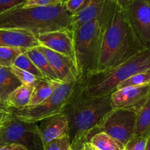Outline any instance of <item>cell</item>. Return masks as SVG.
<instances>
[{
    "label": "cell",
    "instance_id": "6da1fadb",
    "mask_svg": "<svg viewBox=\"0 0 150 150\" xmlns=\"http://www.w3.org/2000/svg\"><path fill=\"white\" fill-rule=\"evenodd\" d=\"M111 94L89 96L83 90V78L76 81L62 113L67 118L72 149L83 148L104 117L112 110Z\"/></svg>",
    "mask_w": 150,
    "mask_h": 150
},
{
    "label": "cell",
    "instance_id": "7a4b0ae2",
    "mask_svg": "<svg viewBox=\"0 0 150 150\" xmlns=\"http://www.w3.org/2000/svg\"><path fill=\"white\" fill-rule=\"evenodd\" d=\"M117 7L115 3L106 0L96 19L73 30L75 60L81 78H86L98 69L104 35Z\"/></svg>",
    "mask_w": 150,
    "mask_h": 150
},
{
    "label": "cell",
    "instance_id": "3957f363",
    "mask_svg": "<svg viewBox=\"0 0 150 150\" xmlns=\"http://www.w3.org/2000/svg\"><path fill=\"white\" fill-rule=\"evenodd\" d=\"M71 16L64 2L48 7H23L21 4L0 13V28L23 29L35 36L58 29L73 30Z\"/></svg>",
    "mask_w": 150,
    "mask_h": 150
},
{
    "label": "cell",
    "instance_id": "277c9868",
    "mask_svg": "<svg viewBox=\"0 0 150 150\" xmlns=\"http://www.w3.org/2000/svg\"><path fill=\"white\" fill-rule=\"evenodd\" d=\"M146 49L132 29L122 9L116 8L105 30L95 72L120 65Z\"/></svg>",
    "mask_w": 150,
    "mask_h": 150
},
{
    "label": "cell",
    "instance_id": "5b68a950",
    "mask_svg": "<svg viewBox=\"0 0 150 150\" xmlns=\"http://www.w3.org/2000/svg\"><path fill=\"white\" fill-rule=\"evenodd\" d=\"M150 69V49H146L120 65L97 71L83 78L85 94L101 96L111 94L127 78L137 72Z\"/></svg>",
    "mask_w": 150,
    "mask_h": 150
},
{
    "label": "cell",
    "instance_id": "8992f818",
    "mask_svg": "<svg viewBox=\"0 0 150 150\" xmlns=\"http://www.w3.org/2000/svg\"><path fill=\"white\" fill-rule=\"evenodd\" d=\"M76 82L64 83L60 82L51 95L40 104L26 106L21 109H10L16 119L29 123H38L40 121L62 113L63 108L70 98Z\"/></svg>",
    "mask_w": 150,
    "mask_h": 150
},
{
    "label": "cell",
    "instance_id": "52a82bcc",
    "mask_svg": "<svg viewBox=\"0 0 150 150\" xmlns=\"http://www.w3.org/2000/svg\"><path fill=\"white\" fill-rule=\"evenodd\" d=\"M21 145L26 150H44L38 123H29L11 117L0 126V146L6 144Z\"/></svg>",
    "mask_w": 150,
    "mask_h": 150
},
{
    "label": "cell",
    "instance_id": "ba28073f",
    "mask_svg": "<svg viewBox=\"0 0 150 150\" xmlns=\"http://www.w3.org/2000/svg\"><path fill=\"white\" fill-rule=\"evenodd\" d=\"M136 118L134 109H112L104 117L93 135L105 132L125 146L133 136Z\"/></svg>",
    "mask_w": 150,
    "mask_h": 150
},
{
    "label": "cell",
    "instance_id": "9c48e42d",
    "mask_svg": "<svg viewBox=\"0 0 150 150\" xmlns=\"http://www.w3.org/2000/svg\"><path fill=\"white\" fill-rule=\"evenodd\" d=\"M122 10L142 45L150 49V2L145 0H130Z\"/></svg>",
    "mask_w": 150,
    "mask_h": 150
},
{
    "label": "cell",
    "instance_id": "30bf717a",
    "mask_svg": "<svg viewBox=\"0 0 150 150\" xmlns=\"http://www.w3.org/2000/svg\"><path fill=\"white\" fill-rule=\"evenodd\" d=\"M150 84L120 88L111 94L113 109L137 110L149 98Z\"/></svg>",
    "mask_w": 150,
    "mask_h": 150
},
{
    "label": "cell",
    "instance_id": "8fae6325",
    "mask_svg": "<svg viewBox=\"0 0 150 150\" xmlns=\"http://www.w3.org/2000/svg\"><path fill=\"white\" fill-rule=\"evenodd\" d=\"M38 49L46 57L59 81L73 83L80 78L76 63L70 57L42 46H38Z\"/></svg>",
    "mask_w": 150,
    "mask_h": 150
},
{
    "label": "cell",
    "instance_id": "7c38bea8",
    "mask_svg": "<svg viewBox=\"0 0 150 150\" xmlns=\"http://www.w3.org/2000/svg\"><path fill=\"white\" fill-rule=\"evenodd\" d=\"M36 38L40 46L60 53L75 60L73 32L72 29H62L38 35Z\"/></svg>",
    "mask_w": 150,
    "mask_h": 150
},
{
    "label": "cell",
    "instance_id": "4fadbf2b",
    "mask_svg": "<svg viewBox=\"0 0 150 150\" xmlns=\"http://www.w3.org/2000/svg\"><path fill=\"white\" fill-rule=\"evenodd\" d=\"M38 126L43 145L53 139L68 135V124L63 113L46 118L38 122Z\"/></svg>",
    "mask_w": 150,
    "mask_h": 150
},
{
    "label": "cell",
    "instance_id": "5bb4252c",
    "mask_svg": "<svg viewBox=\"0 0 150 150\" xmlns=\"http://www.w3.org/2000/svg\"><path fill=\"white\" fill-rule=\"evenodd\" d=\"M40 46L36 37L23 29L0 28V46L29 49Z\"/></svg>",
    "mask_w": 150,
    "mask_h": 150
},
{
    "label": "cell",
    "instance_id": "9a60e30c",
    "mask_svg": "<svg viewBox=\"0 0 150 150\" xmlns=\"http://www.w3.org/2000/svg\"><path fill=\"white\" fill-rule=\"evenodd\" d=\"M105 1L106 0H86L84 4L71 16L73 30L96 19L102 12Z\"/></svg>",
    "mask_w": 150,
    "mask_h": 150
},
{
    "label": "cell",
    "instance_id": "2e32d148",
    "mask_svg": "<svg viewBox=\"0 0 150 150\" xmlns=\"http://www.w3.org/2000/svg\"><path fill=\"white\" fill-rule=\"evenodd\" d=\"M59 81L41 79L35 85L28 105L29 107L38 105L46 100L54 91Z\"/></svg>",
    "mask_w": 150,
    "mask_h": 150
},
{
    "label": "cell",
    "instance_id": "e0dca14e",
    "mask_svg": "<svg viewBox=\"0 0 150 150\" xmlns=\"http://www.w3.org/2000/svg\"><path fill=\"white\" fill-rule=\"evenodd\" d=\"M25 53L29 57V59L33 62L38 70L41 72L44 79L59 81L57 75L55 74L52 68L50 66L48 60L44 56V54L38 49V46L27 49L25 51Z\"/></svg>",
    "mask_w": 150,
    "mask_h": 150
},
{
    "label": "cell",
    "instance_id": "ac0fdd59",
    "mask_svg": "<svg viewBox=\"0 0 150 150\" xmlns=\"http://www.w3.org/2000/svg\"><path fill=\"white\" fill-rule=\"evenodd\" d=\"M35 85L21 84L10 93L7 99V107L10 109H21L28 105Z\"/></svg>",
    "mask_w": 150,
    "mask_h": 150
},
{
    "label": "cell",
    "instance_id": "d6986e66",
    "mask_svg": "<svg viewBox=\"0 0 150 150\" xmlns=\"http://www.w3.org/2000/svg\"><path fill=\"white\" fill-rule=\"evenodd\" d=\"M150 135V97L136 110L133 136Z\"/></svg>",
    "mask_w": 150,
    "mask_h": 150
},
{
    "label": "cell",
    "instance_id": "ffe728a7",
    "mask_svg": "<svg viewBox=\"0 0 150 150\" xmlns=\"http://www.w3.org/2000/svg\"><path fill=\"white\" fill-rule=\"evenodd\" d=\"M21 85L10 68L0 66V101L5 105L8 96Z\"/></svg>",
    "mask_w": 150,
    "mask_h": 150
},
{
    "label": "cell",
    "instance_id": "44dd1931",
    "mask_svg": "<svg viewBox=\"0 0 150 150\" xmlns=\"http://www.w3.org/2000/svg\"><path fill=\"white\" fill-rule=\"evenodd\" d=\"M89 143L98 150H124L125 146L105 132H98L89 140Z\"/></svg>",
    "mask_w": 150,
    "mask_h": 150
},
{
    "label": "cell",
    "instance_id": "7402d4cb",
    "mask_svg": "<svg viewBox=\"0 0 150 150\" xmlns=\"http://www.w3.org/2000/svg\"><path fill=\"white\" fill-rule=\"evenodd\" d=\"M25 51L26 49L18 47L0 46V66L12 67L18 56Z\"/></svg>",
    "mask_w": 150,
    "mask_h": 150
},
{
    "label": "cell",
    "instance_id": "603a6c76",
    "mask_svg": "<svg viewBox=\"0 0 150 150\" xmlns=\"http://www.w3.org/2000/svg\"><path fill=\"white\" fill-rule=\"evenodd\" d=\"M146 84H150V69L137 72L129 76L117 86V90L125 87L139 86Z\"/></svg>",
    "mask_w": 150,
    "mask_h": 150
},
{
    "label": "cell",
    "instance_id": "cb8c5ba5",
    "mask_svg": "<svg viewBox=\"0 0 150 150\" xmlns=\"http://www.w3.org/2000/svg\"><path fill=\"white\" fill-rule=\"evenodd\" d=\"M13 66L29 72L30 74H33L34 76L38 77V79H44L41 72L38 70V69L35 66L33 62L26 55L25 51L18 56L17 58L15 60Z\"/></svg>",
    "mask_w": 150,
    "mask_h": 150
},
{
    "label": "cell",
    "instance_id": "d4e9b609",
    "mask_svg": "<svg viewBox=\"0 0 150 150\" xmlns=\"http://www.w3.org/2000/svg\"><path fill=\"white\" fill-rule=\"evenodd\" d=\"M11 71L13 72V74L17 77V79L21 82V84H26V85H35L40 79L33 74H30L26 71L21 69L16 66H13L10 68Z\"/></svg>",
    "mask_w": 150,
    "mask_h": 150
},
{
    "label": "cell",
    "instance_id": "484cf974",
    "mask_svg": "<svg viewBox=\"0 0 150 150\" xmlns=\"http://www.w3.org/2000/svg\"><path fill=\"white\" fill-rule=\"evenodd\" d=\"M44 150H71L68 135L55 138L44 145Z\"/></svg>",
    "mask_w": 150,
    "mask_h": 150
},
{
    "label": "cell",
    "instance_id": "4316f807",
    "mask_svg": "<svg viewBox=\"0 0 150 150\" xmlns=\"http://www.w3.org/2000/svg\"><path fill=\"white\" fill-rule=\"evenodd\" d=\"M150 138L148 136H133L125 145L124 150H145L147 141Z\"/></svg>",
    "mask_w": 150,
    "mask_h": 150
},
{
    "label": "cell",
    "instance_id": "83f0119b",
    "mask_svg": "<svg viewBox=\"0 0 150 150\" xmlns=\"http://www.w3.org/2000/svg\"><path fill=\"white\" fill-rule=\"evenodd\" d=\"M63 3V0H27L22 4L23 7L56 6Z\"/></svg>",
    "mask_w": 150,
    "mask_h": 150
},
{
    "label": "cell",
    "instance_id": "f1b7e54d",
    "mask_svg": "<svg viewBox=\"0 0 150 150\" xmlns=\"http://www.w3.org/2000/svg\"><path fill=\"white\" fill-rule=\"evenodd\" d=\"M86 0H66L64 1V7L70 14L73 15L84 4Z\"/></svg>",
    "mask_w": 150,
    "mask_h": 150
},
{
    "label": "cell",
    "instance_id": "f546056e",
    "mask_svg": "<svg viewBox=\"0 0 150 150\" xmlns=\"http://www.w3.org/2000/svg\"><path fill=\"white\" fill-rule=\"evenodd\" d=\"M27 0H0V13L23 4Z\"/></svg>",
    "mask_w": 150,
    "mask_h": 150
},
{
    "label": "cell",
    "instance_id": "4dcf8cb0",
    "mask_svg": "<svg viewBox=\"0 0 150 150\" xmlns=\"http://www.w3.org/2000/svg\"><path fill=\"white\" fill-rule=\"evenodd\" d=\"M0 150H26V148L21 145L15 144H6L0 147Z\"/></svg>",
    "mask_w": 150,
    "mask_h": 150
},
{
    "label": "cell",
    "instance_id": "1f68e13d",
    "mask_svg": "<svg viewBox=\"0 0 150 150\" xmlns=\"http://www.w3.org/2000/svg\"><path fill=\"white\" fill-rule=\"evenodd\" d=\"M12 116L11 111H0V126L2 125L7 119H10Z\"/></svg>",
    "mask_w": 150,
    "mask_h": 150
},
{
    "label": "cell",
    "instance_id": "d6a6232c",
    "mask_svg": "<svg viewBox=\"0 0 150 150\" xmlns=\"http://www.w3.org/2000/svg\"><path fill=\"white\" fill-rule=\"evenodd\" d=\"M110 1L115 3V4L121 9H124L125 7L127 6V4H128L130 0H110Z\"/></svg>",
    "mask_w": 150,
    "mask_h": 150
},
{
    "label": "cell",
    "instance_id": "836d02e7",
    "mask_svg": "<svg viewBox=\"0 0 150 150\" xmlns=\"http://www.w3.org/2000/svg\"><path fill=\"white\" fill-rule=\"evenodd\" d=\"M0 111H7L10 112V108L7 107V105H5L4 104H3L1 101H0Z\"/></svg>",
    "mask_w": 150,
    "mask_h": 150
},
{
    "label": "cell",
    "instance_id": "e575fe53",
    "mask_svg": "<svg viewBox=\"0 0 150 150\" xmlns=\"http://www.w3.org/2000/svg\"><path fill=\"white\" fill-rule=\"evenodd\" d=\"M83 148H84V150H95L94 147L92 146L91 145L89 142L86 143V144H84V146H83Z\"/></svg>",
    "mask_w": 150,
    "mask_h": 150
},
{
    "label": "cell",
    "instance_id": "d590c367",
    "mask_svg": "<svg viewBox=\"0 0 150 150\" xmlns=\"http://www.w3.org/2000/svg\"><path fill=\"white\" fill-rule=\"evenodd\" d=\"M145 150H150V138L148 140L147 144H146V148H145Z\"/></svg>",
    "mask_w": 150,
    "mask_h": 150
},
{
    "label": "cell",
    "instance_id": "8d00e7d4",
    "mask_svg": "<svg viewBox=\"0 0 150 150\" xmlns=\"http://www.w3.org/2000/svg\"><path fill=\"white\" fill-rule=\"evenodd\" d=\"M71 150H75V149H71ZM78 150H84V148H82V149H78Z\"/></svg>",
    "mask_w": 150,
    "mask_h": 150
},
{
    "label": "cell",
    "instance_id": "74e56055",
    "mask_svg": "<svg viewBox=\"0 0 150 150\" xmlns=\"http://www.w3.org/2000/svg\"><path fill=\"white\" fill-rule=\"evenodd\" d=\"M145 1H149V2H150V0H145Z\"/></svg>",
    "mask_w": 150,
    "mask_h": 150
},
{
    "label": "cell",
    "instance_id": "f35d334b",
    "mask_svg": "<svg viewBox=\"0 0 150 150\" xmlns=\"http://www.w3.org/2000/svg\"><path fill=\"white\" fill-rule=\"evenodd\" d=\"M94 149H95V150H98V149H95V148H94Z\"/></svg>",
    "mask_w": 150,
    "mask_h": 150
},
{
    "label": "cell",
    "instance_id": "ab89813d",
    "mask_svg": "<svg viewBox=\"0 0 150 150\" xmlns=\"http://www.w3.org/2000/svg\"><path fill=\"white\" fill-rule=\"evenodd\" d=\"M66 1V0H63V2H64V1Z\"/></svg>",
    "mask_w": 150,
    "mask_h": 150
},
{
    "label": "cell",
    "instance_id": "60d3db41",
    "mask_svg": "<svg viewBox=\"0 0 150 150\" xmlns=\"http://www.w3.org/2000/svg\"><path fill=\"white\" fill-rule=\"evenodd\" d=\"M0 147H1V146H0Z\"/></svg>",
    "mask_w": 150,
    "mask_h": 150
}]
</instances>
